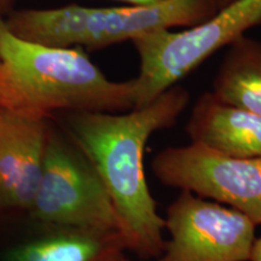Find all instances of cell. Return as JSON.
I'll return each instance as SVG.
<instances>
[{
	"label": "cell",
	"instance_id": "obj_1",
	"mask_svg": "<svg viewBox=\"0 0 261 261\" xmlns=\"http://www.w3.org/2000/svg\"><path fill=\"white\" fill-rule=\"evenodd\" d=\"M189 102L190 93L178 84L148 106L129 112L54 115L106 185L128 249L145 259L162 253L165 219L159 214L146 182L144 150L155 132L177 122Z\"/></svg>",
	"mask_w": 261,
	"mask_h": 261
},
{
	"label": "cell",
	"instance_id": "obj_2",
	"mask_svg": "<svg viewBox=\"0 0 261 261\" xmlns=\"http://www.w3.org/2000/svg\"><path fill=\"white\" fill-rule=\"evenodd\" d=\"M135 80H110L79 48L50 47L12 34L0 17V108L52 116L135 109Z\"/></svg>",
	"mask_w": 261,
	"mask_h": 261
},
{
	"label": "cell",
	"instance_id": "obj_3",
	"mask_svg": "<svg viewBox=\"0 0 261 261\" xmlns=\"http://www.w3.org/2000/svg\"><path fill=\"white\" fill-rule=\"evenodd\" d=\"M215 12L210 0H166L152 6L14 9L4 22L12 34L25 41L96 51L158 29L192 27Z\"/></svg>",
	"mask_w": 261,
	"mask_h": 261
},
{
	"label": "cell",
	"instance_id": "obj_4",
	"mask_svg": "<svg viewBox=\"0 0 261 261\" xmlns=\"http://www.w3.org/2000/svg\"><path fill=\"white\" fill-rule=\"evenodd\" d=\"M261 24V0H236L184 31L158 29L133 39L139 58L136 108H143L197 69L212 55Z\"/></svg>",
	"mask_w": 261,
	"mask_h": 261
},
{
	"label": "cell",
	"instance_id": "obj_5",
	"mask_svg": "<svg viewBox=\"0 0 261 261\" xmlns=\"http://www.w3.org/2000/svg\"><path fill=\"white\" fill-rule=\"evenodd\" d=\"M37 226H81L122 232L96 168L52 116L42 172L25 212Z\"/></svg>",
	"mask_w": 261,
	"mask_h": 261
},
{
	"label": "cell",
	"instance_id": "obj_6",
	"mask_svg": "<svg viewBox=\"0 0 261 261\" xmlns=\"http://www.w3.org/2000/svg\"><path fill=\"white\" fill-rule=\"evenodd\" d=\"M151 168L162 184L230 205L261 224V158L237 159L191 143L161 150Z\"/></svg>",
	"mask_w": 261,
	"mask_h": 261
},
{
	"label": "cell",
	"instance_id": "obj_7",
	"mask_svg": "<svg viewBox=\"0 0 261 261\" xmlns=\"http://www.w3.org/2000/svg\"><path fill=\"white\" fill-rule=\"evenodd\" d=\"M165 228L171 238L158 261H249L255 241L246 214L185 190L168 207Z\"/></svg>",
	"mask_w": 261,
	"mask_h": 261
},
{
	"label": "cell",
	"instance_id": "obj_8",
	"mask_svg": "<svg viewBox=\"0 0 261 261\" xmlns=\"http://www.w3.org/2000/svg\"><path fill=\"white\" fill-rule=\"evenodd\" d=\"M52 116L0 108V212L31 207Z\"/></svg>",
	"mask_w": 261,
	"mask_h": 261
},
{
	"label": "cell",
	"instance_id": "obj_9",
	"mask_svg": "<svg viewBox=\"0 0 261 261\" xmlns=\"http://www.w3.org/2000/svg\"><path fill=\"white\" fill-rule=\"evenodd\" d=\"M128 249L117 230L81 226H37V232L14 244L3 261H115Z\"/></svg>",
	"mask_w": 261,
	"mask_h": 261
},
{
	"label": "cell",
	"instance_id": "obj_10",
	"mask_svg": "<svg viewBox=\"0 0 261 261\" xmlns=\"http://www.w3.org/2000/svg\"><path fill=\"white\" fill-rule=\"evenodd\" d=\"M191 143L237 159L261 158V115L219 102L205 92L187 125Z\"/></svg>",
	"mask_w": 261,
	"mask_h": 261
},
{
	"label": "cell",
	"instance_id": "obj_11",
	"mask_svg": "<svg viewBox=\"0 0 261 261\" xmlns=\"http://www.w3.org/2000/svg\"><path fill=\"white\" fill-rule=\"evenodd\" d=\"M227 47L211 93L221 103L261 115V41L243 35Z\"/></svg>",
	"mask_w": 261,
	"mask_h": 261
},
{
	"label": "cell",
	"instance_id": "obj_12",
	"mask_svg": "<svg viewBox=\"0 0 261 261\" xmlns=\"http://www.w3.org/2000/svg\"><path fill=\"white\" fill-rule=\"evenodd\" d=\"M113 2L122 3L126 6H152L161 4L166 0H113Z\"/></svg>",
	"mask_w": 261,
	"mask_h": 261
},
{
	"label": "cell",
	"instance_id": "obj_13",
	"mask_svg": "<svg viewBox=\"0 0 261 261\" xmlns=\"http://www.w3.org/2000/svg\"><path fill=\"white\" fill-rule=\"evenodd\" d=\"M16 0H0V17H5L14 10Z\"/></svg>",
	"mask_w": 261,
	"mask_h": 261
},
{
	"label": "cell",
	"instance_id": "obj_14",
	"mask_svg": "<svg viewBox=\"0 0 261 261\" xmlns=\"http://www.w3.org/2000/svg\"><path fill=\"white\" fill-rule=\"evenodd\" d=\"M249 261H261V238L254 241Z\"/></svg>",
	"mask_w": 261,
	"mask_h": 261
},
{
	"label": "cell",
	"instance_id": "obj_15",
	"mask_svg": "<svg viewBox=\"0 0 261 261\" xmlns=\"http://www.w3.org/2000/svg\"><path fill=\"white\" fill-rule=\"evenodd\" d=\"M233 2H236V0H210V3L214 6V9L217 10V11H219V10L224 9L225 6L232 4Z\"/></svg>",
	"mask_w": 261,
	"mask_h": 261
},
{
	"label": "cell",
	"instance_id": "obj_16",
	"mask_svg": "<svg viewBox=\"0 0 261 261\" xmlns=\"http://www.w3.org/2000/svg\"><path fill=\"white\" fill-rule=\"evenodd\" d=\"M115 261H128V260H127V259H126V257H125V255H122V256H120V257H119V259H117V260H115Z\"/></svg>",
	"mask_w": 261,
	"mask_h": 261
}]
</instances>
